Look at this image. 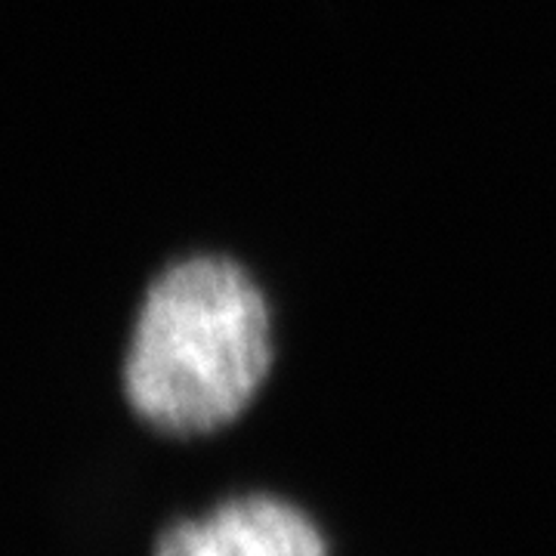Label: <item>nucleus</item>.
Wrapping results in <instances>:
<instances>
[{"label": "nucleus", "mask_w": 556, "mask_h": 556, "mask_svg": "<svg viewBox=\"0 0 556 556\" xmlns=\"http://www.w3.org/2000/svg\"><path fill=\"white\" fill-rule=\"evenodd\" d=\"M155 556H331L318 526L291 501L241 495L214 514L164 529Z\"/></svg>", "instance_id": "obj_2"}, {"label": "nucleus", "mask_w": 556, "mask_h": 556, "mask_svg": "<svg viewBox=\"0 0 556 556\" xmlns=\"http://www.w3.org/2000/svg\"><path fill=\"white\" fill-rule=\"evenodd\" d=\"M278 321L260 276L236 254L189 251L146 281L118 362L127 412L161 437L232 427L269 387Z\"/></svg>", "instance_id": "obj_1"}]
</instances>
